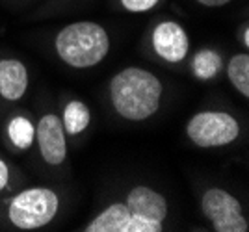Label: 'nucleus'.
Returning a JSON list of instances; mask_svg holds the SVG:
<instances>
[{
	"instance_id": "423d86ee",
	"label": "nucleus",
	"mask_w": 249,
	"mask_h": 232,
	"mask_svg": "<svg viewBox=\"0 0 249 232\" xmlns=\"http://www.w3.org/2000/svg\"><path fill=\"white\" fill-rule=\"evenodd\" d=\"M63 125L60 117L54 114H47L41 117L39 125H37V143L41 156L47 164L51 166H60L65 160L67 154V145H65V134H63Z\"/></svg>"
},
{
	"instance_id": "7ed1b4c3",
	"label": "nucleus",
	"mask_w": 249,
	"mask_h": 232,
	"mask_svg": "<svg viewBox=\"0 0 249 232\" xmlns=\"http://www.w3.org/2000/svg\"><path fill=\"white\" fill-rule=\"evenodd\" d=\"M60 200L56 193L49 188H32L19 193L10 204L11 223L22 229L32 231L51 223L58 212Z\"/></svg>"
},
{
	"instance_id": "1a4fd4ad",
	"label": "nucleus",
	"mask_w": 249,
	"mask_h": 232,
	"mask_svg": "<svg viewBox=\"0 0 249 232\" xmlns=\"http://www.w3.org/2000/svg\"><path fill=\"white\" fill-rule=\"evenodd\" d=\"M28 87L26 67L19 60L0 62V95L8 100H19Z\"/></svg>"
},
{
	"instance_id": "4468645a",
	"label": "nucleus",
	"mask_w": 249,
	"mask_h": 232,
	"mask_svg": "<svg viewBox=\"0 0 249 232\" xmlns=\"http://www.w3.org/2000/svg\"><path fill=\"white\" fill-rule=\"evenodd\" d=\"M221 65V58L212 50H203L196 56L194 60V73L201 80H208L212 76H216Z\"/></svg>"
},
{
	"instance_id": "dca6fc26",
	"label": "nucleus",
	"mask_w": 249,
	"mask_h": 232,
	"mask_svg": "<svg viewBox=\"0 0 249 232\" xmlns=\"http://www.w3.org/2000/svg\"><path fill=\"white\" fill-rule=\"evenodd\" d=\"M156 2H158V0H121V4H123L124 10L136 11V13H140V11H147V10H151V8H155Z\"/></svg>"
},
{
	"instance_id": "a211bd4d",
	"label": "nucleus",
	"mask_w": 249,
	"mask_h": 232,
	"mask_svg": "<svg viewBox=\"0 0 249 232\" xmlns=\"http://www.w3.org/2000/svg\"><path fill=\"white\" fill-rule=\"evenodd\" d=\"M199 4H203V6H208V8H219V6H223V4H227L231 0H197Z\"/></svg>"
},
{
	"instance_id": "39448f33",
	"label": "nucleus",
	"mask_w": 249,
	"mask_h": 232,
	"mask_svg": "<svg viewBox=\"0 0 249 232\" xmlns=\"http://www.w3.org/2000/svg\"><path fill=\"white\" fill-rule=\"evenodd\" d=\"M203 214L212 221L218 232H246L249 229L242 206L236 197L218 188H212L203 195Z\"/></svg>"
},
{
	"instance_id": "f3484780",
	"label": "nucleus",
	"mask_w": 249,
	"mask_h": 232,
	"mask_svg": "<svg viewBox=\"0 0 249 232\" xmlns=\"http://www.w3.org/2000/svg\"><path fill=\"white\" fill-rule=\"evenodd\" d=\"M6 184H8V167H6V164L0 160V191L6 188Z\"/></svg>"
},
{
	"instance_id": "20e7f679",
	"label": "nucleus",
	"mask_w": 249,
	"mask_h": 232,
	"mask_svg": "<svg viewBox=\"0 0 249 232\" xmlns=\"http://www.w3.org/2000/svg\"><path fill=\"white\" fill-rule=\"evenodd\" d=\"M188 137L197 147H221L232 143L240 134L236 119L225 112H201L188 123Z\"/></svg>"
},
{
	"instance_id": "2eb2a0df",
	"label": "nucleus",
	"mask_w": 249,
	"mask_h": 232,
	"mask_svg": "<svg viewBox=\"0 0 249 232\" xmlns=\"http://www.w3.org/2000/svg\"><path fill=\"white\" fill-rule=\"evenodd\" d=\"M162 227H164V223L149 221V219H142V217L130 215L124 232H160V231H164Z\"/></svg>"
},
{
	"instance_id": "f03ea898",
	"label": "nucleus",
	"mask_w": 249,
	"mask_h": 232,
	"mask_svg": "<svg viewBox=\"0 0 249 232\" xmlns=\"http://www.w3.org/2000/svg\"><path fill=\"white\" fill-rule=\"evenodd\" d=\"M110 49L108 33L101 24L89 21L65 26L56 37V50L63 62L76 69L93 67L103 62Z\"/></svg>"
},
{
	"instance_id": "6ab92c4d",
	"label": "nucleus",
	"mask_w": 249,
	"mask_h": 232,
	"mask_svg": "<svg viewBox=\"0 0 249 232\" xmlns=\"http://www.w3.org/2000/svg\"><path fill=\"white\" fill-rule=\"evenodd\" d=\"M244 41H246V45L249 43V32L246 30V33H244Z\"/></svg>"
},
{
	"instance_id": "9b49d317",
	"label": "nucleus",
	"mask_w": 249,
	"mask_h": 232,
	"mask_svg": "<svg viewBox=\"0 0 249 232\" xmlns=\"http://www.w3.org/2000/svg\"><path fill=\"white\" fill-rule=\"evenodd\" d=\"M89 119H91V116H89L88 106L80 102V100H73V102L67 104L65 114H63V130H67L73 136L80 134L89 125Z\"/></svg>"
},
{
	"instance_id": "6e6552de",
	"label": "nucleus",
	"mask_w": 249,
	"mask_h": 232,
	"mask_svg": "<svg viewBox=\"0 0 249 232\" xmlns=\"http://www.w3.org/2000/svg\"><path fill=\"white\" fill-rule=\"evenodd\" d=\"M126 208L130 212V215H134V217H142V219L156 223H164L167 215L166 199L147 186H136L134 190L128 193Z\"/></svg>"
},
{
	"instance_id": "f257e3e1",
	"label": "nucleus",
	"mask_w": 249,
	"mask_h": 232,
	"mask_svg": "<svg viewBox=\"0 0 249 232\" xmlns=\"http://www.w3.org/2000/svg\"><path fill=\"white\" fill-rule=\"evenodd\" d=\"M110 95L119 116L128 121H143L156 114L162 84L145 69L128 67L112 78Z\"/></svg>"
},
{
	"instance_id": "f8f14e48",
	"label": "nucleus",
	"mask_w": 249,
	"mask_h": 232,
	"mask_svg": "<svg viewBox=\"0 0 249 232\" xmlns=\"http://www.w3.org/2000/svg\"><path fill=\"white\" fill-rule=\"evenodd\" d=\"M227 74L232 85L238 89L244 97L249 95V56L248 54H236L227 67Z\"/></svg>"
},
{
	"instance_id": "0eeeda50",
	"label": "nucleus",
	"mask_w": 249,
	"mask_h": 232,
	"mask_svg": "<svg viewBox=\"0 0 249 232\" xmlns=\"http://www.w3.org/2000/svg\"><path fill=\"white\" fill-rule=\"evenodd\" d=\"M153 47L160 58L169 64H178L188 54V35L180 24L173 21L160 22L153 32Z\"/></svg>"
},
{
	"instance_id": "9d476101",
	"label": "nucleus",
	"mask_w": 249,
	"mask_h": 232,
	"mask_svg": "<svg viewBox=\"0 0 249 232\" xmlns=\"http://www.w3.org/2000/svg\"><path fill=\"white\" fill-rule=\"evenodd\" d=\"M130 219V212L123 202H115L108 206L103 214H99L88 225V232H124L126 223Z\"/></svg>"
},
{
	"instance_id": "ddd939ff",
	"label": "nucleus",
	"mask_w": 249,
	"mask_h": 232,
	"mask_svg": "<svg viewBox=\"0 0 249 232\" xmlns=\"http://www.w3.org/2000/svg\"><path fill=\"white\" fill-rule=\"evenodd\" d=\"M10 137L13 141V145L19 149H28L34 141V127L26 117H15L10 123Z\"/></svg>"
}]
</instances>
